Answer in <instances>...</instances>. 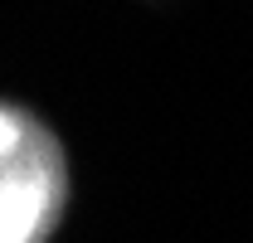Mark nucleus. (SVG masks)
I'll list each match as a JSON object with an SVG mask.
<instances>
[{"instance_id": "nucleus-1", "label": "nucleus", "mask_w": 253, "mask_h": 243, "mask_svg": "<svg viewBox=\"0 0 253 243\" xmlns=\"http://www.w3.org/2000/svg\"><path fill=\"white\" fill-rule=\"evenodd\" d=\"M54 151L39 126L0 107V243H34L54 209Z\"/></svg>"}]
</instances>
